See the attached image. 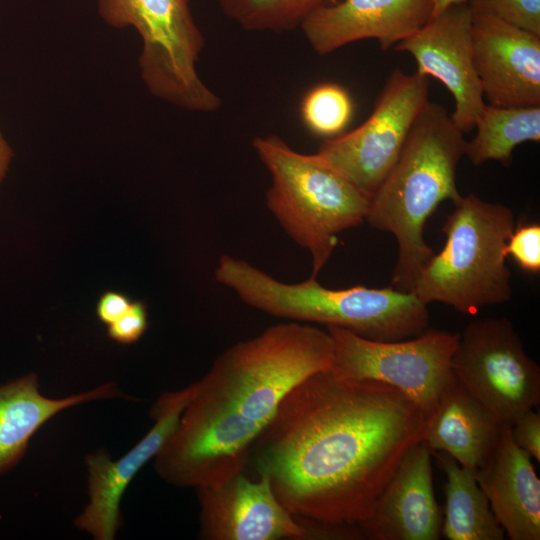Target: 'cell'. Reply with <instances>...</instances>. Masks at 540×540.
Masks as SVG:
<instances>
[{
	"instance_id": "obj_10",
	"label": "cell",
	"mask_w": 540,
	"mask_h": 540,
	"mask_svg": "<svg viewBox=\"0 0 540 540\" xmlns=\"http://www.w3.org/2000/svg\"><path fill=\"white\" fill-rule=\"evenodd\" d=\"M428 89V76L393 70L366 121L346 134L325 140L317 153L371 199L428 101Z\"/></svg>"
},
{
	"instance_id": "obj_9",
	"label": "cell",
	"mask_w": 540,
	"mask_h": 540,
	"mask_svg": "<svg viewBox=\"0 0 540 540\" xmlns=\"http://www.w3.org/2000/svg\"><path fill=\"white\" fill-rule=\"evenodd\" d=\"M451 369L456 381L503 426L511 427L539 405L540 368L506 317L470 322L459 333Z\"/></svg>"
},
{
	"instance_id": "obj_22",
	"label": "cell",
	"mask_w": 540,
	"mask_h": 540,
	"mask_svg": "<svg viewBox=\"0 0 540 540\" xmlns=\"http://www.w3.org/2000/svg\"><path fill=\"white\" fill-rule=\"evenodd\" d=\"M330 0H218L223 14L246 31L281 33Z\"/></svg>"
},
{
	"instance_id": "obj_17",
	"label": "cell",
	"mask_w": 540,
	"mask_h": 540,
	"mask_svg": "<svg viewBox=\"0 0 540 540\" xmlns=\"http://www.w3.org/2000/svg\"><path fill=\"white\" fill-rule=\"evenodd\" d=\"M531 456L513 441L510 427L474 471L478 485L511 540L540 539V480Z\"/></svg>"
},
{
	"instance_id": "obj_11",
	"label": "cell",
	"mask_w": 540,
	"mask_h": 540,
	"mask_svg": "<svg viewBox=\"0 0 540 540\" xmlns=\"http://www.w3.org/2000/svg\"><path fill=\"white\" fill-rule=\"evenodd\" d=\"M195 489L201 539H321L320 523L290 513L264 476L250 479L246 472H240Z\"/></svg>"
},
{
	"instance_id": "obj_26",
	"label": "cell",
	"mask_w": 540,
	"mask_h": 540,
	"mask_svg": "<svg viewBox=\"0 0 540 540\" xmlns=\"http://www.w3.org/2000/svg\"><path fill=\"white\" fill-rule=\"evenodd\" d=\"M148 328L146 305L134 301L125 314L107 326V335L113 341L130 345L137 342Z\"/></svg>"
},
{
	"instance_id": "obj_21",
	"label": "cell",
	"mask_w": 540,
	"mask_h": 540,
	"mask_svg": "<svg viewBox=\"0 0 540 540\" xmlns=\"http://www.w3.org/2000/svg\"><path fill=\"white\" fill-rule=\"evenodd\" d=\"M474 128L476 134L465 148L469 161L478 166L495 160L508 167L516 146L540 141V107L501 108L486 104Z\"/></svg>"
},
{
	"instance_id": "obj_13",
	"label": "cell",
	"mask_w": 540,
	"mask_h": 540,
	"mask_svg": "<svg viewBox=\"0 0 540 540\" xmlns=\"http://www.w3.org/2000/svg\"><path fill=\"white\" fill-rule=\"evenodd\" d=\"M471 18L467 2L452 4L394 48L411 54L418 73L449 90L455 103L451 118L464 134L475 127L486 105L473 62Z\"/></svg>"
},
{
	"instance_id": "obj_27",
	"label": "cell",
	"mask_w": 540,
	"mask_h": 540,
	"mask_svg": "<svg viewBox=\"0 0 540 540\" xmlns=\"http://www.w3.org/2000/svg\"><path fill=\"white\" fill-rule=\"evenodd\" d=\"M514 443L540 461V413L529 409L522 413L510 427Z\"/></svg>"
},
{
	"instance_id": "obj_29",
	"label": "cell",
	"mask_w": 540,
	"mask_h": 540,
	"mask_svg": "<svg viewBox=\"0 0 540 540\" xmlns=\"http://www.w3.org/2000/svg\"><path fill=\"white\" fill-rule=\"evenodd\" d=\"M12 158V149L0 130V183L7 173Z\"/></svg>"
},
{
	"instance_id": "obj_28",
	"label": "cell",
	"mask_w": 540,
	"mask_h": 540,
	"mask_svg": "<svg viewBox=\"0 0 540 540\" xmlns=\"http://www.w3.org/2000/svg\"><path fill=\"white\" fill-rule=\"evenodd\" d=\"M132 303L133 301L121 292L106 291L99 297L96 304L97 317L108 326L125 314Z\"/></svg>"
},
{
	"instance_id": "obj_24",
	"label": "cell",
	"mask_w": 540,
	"mask_h": 540,
	"mask_svg": "<svg viewBox=\"0 0 540 540\" xmlns=\"http://www.w3.org/2000/svg\"><path fill=\"white\" fill-rule=\"evenodd\" d=\"M472 12L496 17L540 35V0H467Z\"/></svg>"
},
{
	"instance_id": "obj_1",
	"label": "cell",
	"mask_w": 540,
	"mask_h": 540,
	"mask_svg": "<svg viewBox=\"0 0 540 540\" xmlns=\"http://www.w3.org/2000/svg\"><path fill=\"white\" fill-rule=\"evenodd\" d=\"M428 418L400 390L320 371L297 384L251 446L247 466L294 516L358 525Z\"/></svg>"
},
{
	"instance_id": "obj_23",
	"label": "cell",
	"mask_w": 540,
	"mask_h": 540,
	"mask_svg": "<svg viewBox=\"0 0 540 540\" xmlns=\"http://www.w3.org/2000/svg\"><path fill=\"white\" fill-rule=\"evenodd\" d=\"M353 115V102L348 92L333 83L313 87L301 103V116L307 128L320 136H333L343 131Z\"/></svg>"
},
{
	"instance_id": "obj_5",
	"label": "cell",
	"mask_w": 540,
	"mask_h": 540,
	"mask_svg": "<svg viewBox=\"0 0 540 540\" xmlns=\"http://www.w3.org/2000/svg\"><path fill=\"white\" fill-rule=\"evenodd\" d=\"M253 148L271 175L267 208L310 253L311 277L316 278L336 248L338 234L365 221L370 198L318 153H300L277 135L256 137Z\"/></svg>"
},
{
	"instance_id": "obj_18",
	"label": "cell",
	"mask_w": 540,
	"mask_h": 540,
	"mask_svg": "<svg viewBox=\"0 0 540 540\" xmlns=\"http://www.w3.org/2000/svg\"><path fill=\"white\" fill-rule=\"evenodd\" d=\"M116 398L137 400L122 392L115 382L65 398H48L40 393L35 373L1 385L0 474L22 458L31 437L58 413L91 401Z\"/></svg>"
},
{
	"instance_id": "obj_8",
	"label": "cell",
	"mask_w": 540,
	"mask_h": 540,
	"mask_svg": "<svg viewBox=\"0 0 540 540\" xmlns=\"http://www.w3.org/2000/svg\"><path fill=\"white\" fill-rule=\"evenodd\" d=\"M333 340L330 372L341 379L390 385L415 402L427 418L455 379L451 359L459 333L426 329L399 341H375L340 327L327 326Z\"/></svg>"
},
{
	"instance_id": "obj_12",
	"label": "cell",
	"mask_w": 540,
	"mask_h": 540,
	"mask_svg": "<svg viewBox=\"0 0 540 540\" xmlns=\"http://www.w3.org/2000/svg\"><path fill=\"white\" fill-rule=\"evenodd\" d=\"M195 383L162 393L150 409L153 426L127 453L112 461L105 449L85 457L89 501L75 519L77 529L95 540H112L121 526V498L140 469L159 453L174 432Z\"/></svg>"
},
{
	"instance_id": "obj_6",
	"label": "cell",
	"mask_w": 540,
	"mask_h": 540,
	"mask_svg": "<svg viewBox=\"0 0 540 540\" xmlns=\"http://www.w3.org/2000/svg\"><path fill=\"white\" fill-rule=\"evenodd\" d=\"M454 206L441 228L445 244L422 267L413 293L426 305L439 302L472 315L511 299L506 244L515 217L506 205L473 193Z\"/></svg>"
},
{
	"instance_id": "obj_15",
	"label": "cell",
	"mask_w": 540,
	"mask_h": 540,
	"mask_svg": "<svg viewBox=\"0 0 540 540\" xmlns=\"http://www.w3.org/2000/svg\"><path fill=\"white\" fill-rule=\"evenodd\" d=\"M433 14V0H341L310 13L300 27L318 55L363 39L383 51L410 37Z\"/></svg>"
},
{
	"instance_id": "obj_7",
	"label": "cell",
	"mask_w": 540,
	"mask_h": 540,
	"mask_svg": "<svg viewBox=\"0 0 540 540\" xmlns=\"http://www.w3.org/2000/svg\"><path fill=\"white\" fill-rule=\"evenodd\" d=\"M98 11L109 25L139 33L140 76L152 95L191 112L221 107L197 71L204 38L188 0H98Z\"/></svg>"
},
{
	"instance_id": "obj_14",
	"label": "cell",
	"mask_w": 540,
	"mask_h": 540,
	"mask_svg": "<svg viewBox=\"0 0 540 540\" xmlns=\"http://www.w3.org/2000/svg\"><path fill=\"white\" fill-rule=\"evenodd\" d=\"M471 42L488 105L540 107V35L472 12Z\"/></svg>"
},
{
	"instance_id": "obj_19",
	"label": "cell",
	"mask_w": 540,
	"mask_h": 540,
	"mask_svg": "<svg viewBox=\"0 0 540 540\" xmlns=\"http://www.w3.org/2000/svg\"><path fill=\"white\" fill-rule=\"evenodd\" d=\"M454 379L428 417L424 442L432 452H444L475 471L496 447L503 429Z\"/></svg>"
},
{
	"instance_id": "obj_16",
	"label": "cell",
	"mask_w": 540,
	"mask_h": 540,
	"mask_svg": "<svg viewBox=\"0 0 540 540\" xmlns=\"http://www.w3.org/2000/svg\"><path fill=\"white\" fill-rule=\"evenodd\" d=\"M424 441L404 455L379 494L368 518L358 524L368 540H437L442 515L437 504L431 463Z\"/></svg>"
},
{
	"instance_id": "obj_30",
	"label": "cell",
	"mask_w": 540,
	"mask_h": 540,
	"mask_svg": "<svg viewBox=\"0 0 540 540\" xmlns=\"http://www.w3.org/2000/svg\"><path fill=\"white\" fill-rule=\"evenodd\" d=\"M467 0H433V14L432 16L440 13L442 10L452 4L466 3Z\"/></svg>"
},
{
	"instance_id": "obj_25",
	"label": "cell",
	"mask_w": 540,
	"mask_h": 540,
	"mask_svg": "<svg viewBox=\"0 0 540 540\" xmlns=\"http://www.w3.org/2000/svg\"><path fill=\"white\" fill-rule=\"evenodd\" d=\"M506 254L530 274L540 272V224L525 222L515 225L506 244Z\"/></svg>"
},
{
	"instance_id": "obj_3",
	"label": "cell",
	"mask_w": 540,
	"mask_h": 540,
	"mask_svg": "<svg viewBox=\"0 0 540 540\" xmlns=\"http://www.w3.org/2000/svg\"><path fill=\"white\" fill-rule=\"evenodd\" d=\"M466 142L446 108L428 100L395 164L370 199L365 221L397 241L391 284L399 291H414L422 267L435 253L424 239L428 218L442 201L455 204L462 198L456 171Z\"/></svg>"
},
{
	"instance_id": "obj_20",
	"label": "cell",
	"mask_w": 540,
	"mask_h": 540,
	"mask_svg": "<svg viewBox=\"0 0 540 540\" xmlns=\"http://www.w3.org/2000/svg\"><path fill=\"white\" fill-rule=\"evenodd\" d=\"M446 476L441 535L448 540H503L496 519L473 470L461 466L444 452H432Z\"/></svg>"
},
{
	"instance_id": "obj_2",
	"label": "cell",
	"mask_w": 540,
	"mask_h": 540,
	"mask_svg": "<svg viewBox=\"0 0 540 540\" xmlns=\"http://www.w3.org/2000/svg\"><path fill=\"white\" fill-rule=\"evenodd\" d=\"M333 340L290 321L223 351L197 382L177 427L154 458L166 483L197 488L246 472L252 444L284 397L310 375L330 370Z\"/></svg>"
},
{
	"instance_id": "obj_4",
	"label": "cell",
	"mask_w": 540,
	"mask_h": 540,
	"mask_svg": "<svg viewBox=\"0 0 540 540\" xmlns=\"http://www.w3.org/2000/svg\"><path fill=\"white\" fill-rule=\"evenodd\" d=\"M216 281L231 288L247 305L296 322L340 327L375 341H399L427 329L429 312L413 292L356 285L330 289L317 278L284 283L249 262L223 254Z\"/></svg>"
}]
</instances>
